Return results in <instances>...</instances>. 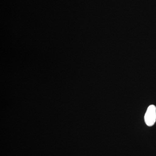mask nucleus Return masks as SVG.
<instances>
[{
    "label": "nucleus",
    "instance_id": "f257e3e1",
    "mask_svg": "<svg viewBox=\"0 0 156 156\" xmlns=\"http://www.w3.org/2000/svg\"><path fill=\"white\" fill-rule=\"evenodd\" d=\"M144 121L147 126L151 127L156 122V107L151 105L147 108L144 115Z\"/></svg>",
    "mask_w": 156,
    "mask_h": 156
}]
</instances>
